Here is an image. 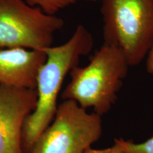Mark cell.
<instances>
[{"mask_svg": "<svg viewBox=\"0 0 153 153\" xmlns=\"http://www.w3.org/2000/svg\"><path fill=\"white\" fill-rule=\"evenodd\" d=\"M93 47L91 33L83 25H79L65 43L44 50L46 60L36 79L37 104L26 119L23 129L24 153L30 150L53 121L57 108V97L66 76L78 66L81 57L90 53Z\"/></svg>", "mask_w": 153, "mask_h": 153, "instance_id": "cell-1", "label": "cell"}, {"mask_svg": "<svg viewBox=\"0 0 153 153\" xmlns=\"http://www.w3.org/2000/svg\"><path fill=\"white\" fill-rule=\"evenodd\" d=\"M129 67L119 48L103 43L87 65L76 66L70 71L71 79L61 97L75 101L86 110L92 108L94 112L102 116L116 104Z\"/></svg>", "mask_w": 153, "mask_h": 153, "instance_id": "cell-2", "label": "cell"}, {"mask_svg": "<svg viewBox=\"0 0 153 153\" xmlns=\"http://www.w3.org/2000/svg\"><path fill=\"white\" fill-rule=\"evenodd\" d=\"M104 43L119 48L130 66L139 65L153 44V0H101Z\"/></svg>", "mask_w": 153, "mask_h": 153, "instance_id": "cell-3", "label": "cell"}, {"mask_svg": "<svg viewBox=\"0 0 153 153\" xmlns=\"http://www.w3.org/2000/svg\"><path fill=\"white\" fill-rule=\"evenodd\" d=\"M102 133L101 116L89 114L75 101L65 100L26 153H85Z\"/></svg>", "mask_w": 153, "mask_h": 153, "instance_id": "cell-4", "label": "cell"}, {"mask_svg": "<svg viewBox=\"0 0 153 153\" xmlns=\"http://www.w3.org/2000/svg\"><path fill=\"white\" fill-rule=\"evenodd\" d=\"M64 24L25 0H0V50L44 51L53 46L54 34Z\"/></svg>", "mask_w": 153, "mask_h": 153, "instance_id": "cell-5", "label": "cell"}, {"mask_svg": "<svg viewBox=\"0 0 153 153\" xmlns=\"http://www.w3.org/2000/svg\"><path fill=\"white\" fill-rule=\"evenodd\" d=\"M37 99L36 89L0 85V153H24L23 129Z\"/></svg>", "mask_w": 153, "mask_h": 153, "instance_id": "cell-6", "label": "cell"}, {"mask_svg": "<svg viewBox=\"0 0 153 153\" xmlns=\"http://www.w3.org/2000/svg\"><path fill=\"white\" fill-rule=\"evenodd\" d=\"M45 60L44 51L0 50V85L36 89L38 71Z\"/></svg>", "mask_w": 153, "mask_h": 153, "instance_id": "cell-7", "label": "cell"}, {"mask_svg": "<svg viewBox=\"0 0 153 153\" xmlns=\"http://www.w3.org/2000/svg\"><path fill=\"white\" fill-rule=\"evenodd\" d=\"M32 7H38L44 12L50 15H55L60 10L71 5L85 1L91 0H25Z\"/></svg>", "mask_w": 153, "mask_h": 153, "instance_id": "cell-8", "label": "cell"}, {"mask_svg": "<svg viewBox=\"0 0 153 153\" xmlns=\"http://www.w3.org/2000/svg\"><path fill=\"white\" fill-rule=\"evenodd\" d=\"M115 140L121 146L123 153H153V136L141 143L123 139H115Z\"/></svg>", "mask_w": 153, "mask_h": 153, "instance_id": "cell-9", "label": "cell"}, {"mask_svg": "<svg viewBox=\"0 0 153 153\" xmlns=\"http://www.w3.org/2000/svg\"><path fill=\"white\" fill-rule=\"evenodd\" d=\"M85 153H123L121 146L114 140V145L110 148L105 149H100V150H96L91 148H89Z\"/></svg>", "mask_w": 153, "mask_h": 153, "instance_id": "cell-10", "label": "cell"}, {"mask_svg": "<svg viewBox=\"0 0 153 153\" xmlns=\"http://www.w3.org/2000/svg\"><path fill=\"white\" fill-rule=\"evenodd\" d=\"M146 70L149 74H153V44L147 55Z\"/></svg>", "mask_w": 153, "mask_h": 153, "instance_id": "cell-11", "label": "cell"}]
</instances>
